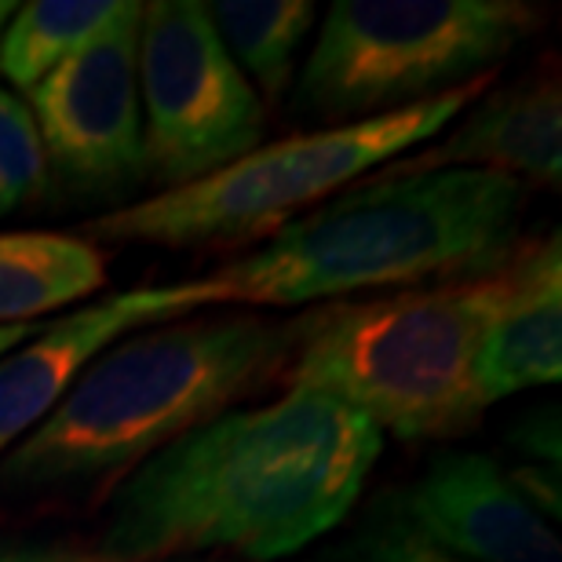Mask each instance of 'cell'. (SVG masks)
Returning a JSON list of instances; mask_svg holds the SVG:
<instances>
[{"instance_id":"cell-1","label":"cell","mask_w":562,"mask_h":562,"mask_svg":"<svg viewBox=\"0 0 562 562\" xmlns=\"http://www.w3.org/2000/svg\"><path fill=\"white\" fill-rule=\"evenodd\" d=\"M380 449L376 424L314 391L227 409L157 449L121 482L95 555L285 559L347 519Z\"/></svg>"},{"instance_id":"cell-2","label":"cell","mask_w":562,"mask_h":562,"mask_svg":"<svg viewBox=\"0 0 562 562\" xmlns=\"http://www.w3.org/2000/svg\"><path fill=\"white\" fill-rule=\"evenodd\" d=\"M303 314L161 322L110 344L48 417L0 453L4 501L110 497L146 457L285 373Z\"/></svg>"},{"instance_id":"cell-3","label":"cell","mask_w":562,"mask_h":562,"mask_svg":"<svg viewBox=\"0 0 562 562\" xmlns=\"http://www.w3.org/2000/svg\"><path fill=\"white\" fill-rule=\"evenodd\" d=\"M522 209L526 187L501 172L373 176L198 281L209 307H318L486 278L519 249Z\"/></svg>"},{"instance_id":"cell-4","label":"cell","mask_w":562,"mask_h":562,"mask_svg":"<svg viewBox=\"0 0 562 562\" xmlns=\"http://www.w3.org/2000/svg\"><path fill=\"white\" fill-rule=\"evenodd\" d=\"M504 267L486 278L303 311V336L281 373L285 387L329 395L380 435L409 442L475 431L486 413L475 358L504 300Z\"/></svg>"},{"instance_id":"cell-5","label":"cell","mask_w":562,"mask_h":562,"mask_svg":"<svg viewBox=\"0 0 562 562\" xmlns=\"http://www.w3.org/2000/svg\"><path fill=\"white\" fill-rule=\"evenodd\" d=\"M493 74L427 99L398 114L303 132L238 157L205 179L136 198L88 220L92 245H150V249H238L267 241L285 223L336 198L355 179L373 176L395 157L431 143L438 132L490 92Z\"/></svg>"},{"instance_id":"cell-6","label":"cell","mask_w":562,"mask_h":562,"mask_svg":"<svg viewBox=\"0 0 562 562\" xmlns=\"http://www.w3.org/2000/svg\"><path fill=\"white\" fill-rule=\"evenodd\" d=\"M541 22L519 0H336L292 106L325 128L398 114L493 74Z\"/></svg>"},{"instance_id":"cell-7","label":"cell","mask_w":562,"mask_h":562,"mask_svg":"<svg viewBox=\"0 0 562 562\" xmlns=\"http://www.w3.org/2000/svg\"><path fill=\"white\" fill-rule=\"evenodd\" d=\"M139 92L143 161L157 194L220 172L263 139L267 103L198 0L143 4Z\"/></svg>"},{"instance_id":"cell-8","label":"cell","mask_w":562,"mask_h":562,"mask_svg":"<svg viewBox=\"0 0 562 562\" xmlns=\"http://www.w3.org/2000/svg\"><path fill=\"white\" fill-rule=\"evenodd\" d=\"M139 26L143 4L30 88L44 154L74 198L95 205H132L146 183L139 106Z\"/></svg>"},{"instance_id":"cell-9","label":"cell","mask_w":562,"mask_h":562,"mask_svg":"<svg viewBox=\"0 0 562 562\" xmlns=\"http://www.w3.org/2000/svg\"><path fill=\"white\" fill-rule=\"evenodd\" d=\"M380 504L468 562H562L555 522L526 501L497 457L438 453Z\"/></svg>"},{"instance_id":"cell-10","label":"cell","mask_w":562,"mask_h":562,"mask_svg":"<svg viewBox=\"0 0 562 562\" xmlns=\"http://www.w3.org/2000/svg\"><path fill=\"white\" fill-rule=\"evenodd\" d=\"M209 307L198 278L179 285H143L66 314L59 322L41 325L26 344L0 358V453L26 438L48 413L59 406L66 387L81 376L110 344L125 340L146 325L183 318L190 311Z\"/></svg>"},{"instance_id":"cell-11","label":"cell","mask_w":562,"mask_h":562,"mask_svg":"<svg viewBox=\"0 0 562 562\" xmlns=\"http://www.w3.org/2000/svg\"><path fill=\"white\" fill-rule=\"evenodd\" d=\"M446 168L501 172L519 183L559 190L562 183V77L544 59L508 88L486 92L468 106V117L435 146L395 157L373 176H420Z\"/></svg>"},{"instance_id":"cell-12","label":"cell","mask_w":562,"mask_h":562,"mask_svg":"<svg viewBox=\"0 0 562 562\" xmlns=\"http://www.w3.org/2000/svg\"><path fill=\"white\" fill-rule=\"evenodd\" d=\"M504 300L479 344L475 384L493 402L530 387L559 384L562 376V238L544 234L515 249L504 267Z\"/></svg>"},{"instance_id":"cell-13","label":"cell","mask_w":562,"mask_h":562,"mask_svg":"<svg viewBox=\"0 0 562 562\" xmlns=\"http://www.w3.org/2000/svg\"><path fill=\"white\" fill-rule=\"evenodd\" d=\"M106 285V256L81 234H0V325H30Z\"/></svg>"},{"instance_id":"cell-14","label":"cell","mask_w":562,"mask_h":562,"mask_svg":"<svg viewBox=\"0 0 562 562\" xmlns=\"http://www.w3.org/2000/svg\"><path fill=\"white\" fill-rule=\"evenodd\" d=\"M128 0H30L19 4L0 33V74L30 92L55 66L85 52L99 33L125 15Z\"/></svg>"},{"instance_id":"cell-15","label":"cell","mask_w":562,"mask_h":562,"mask_svg":"<svg viewBox=\"0 0 562 562\" xmlns=\"http://www.w3.org/2000/svg\"><path fill=\"white\" fill-rule=\"evenodd\" d=\"M314 15L318 11L307 0H220V4H209V19L223 48L249 77V85L260 88L271 103L285 95L292 63L314 26Z\"/></svg>"},{"instance_id":"cell-16","label":"cell","mask_w":562,"mask_h":562,"mask_svg":"<svg viewBox=\"0 0 562 562\" xmlns=\"http://www.w3.org/2000/svg\"><path fill=\"white\" fill-rule=\"evenodd\" d=\"M48 190V154L37 121L15 92L0 85V220L30 209Z\"/></svg>"},{"instance_id":"cell-17","label":"cell","mask_w":562,"mask_h":562,"mask_svg":"<svg viewBox=\"0 0 562 562\" xmlns=\"http://www.w3.org/2000/svg\"><path fill=\"white\" fill-rule=\"evenodd\" d=\"M322 562H468V559L427 541L409 522H402L395 512L376 504L366 515V522L355 533H347V541L329 548Z\"/></svg>"},{"instance_id":"cell-18","label":"cell","mask_w":562,"mask_h":562,"mask_svg":"<svg viewBox=\"0 0 562 562\" xmlns=\"http://www.w3.org/2000/svg\"><path fill=\"white\" fill-rule=\"evenodd\" d=\"M508 442L515 453L522 457L526 468H541V471H555L562 468L559 457V402H544V406H533L526 417L515 420L508 431Z\"/></svg>"},{"instance_id":"cell-19","label":"cell","mask_w":562,"mask_h":562,"mask_svg":"<svg viewBox=\"0 0 562 562\" xmlns=\"http://www.w3.org/2000/svg\"><path fill=\"white\" fill-rule=\"evenodd\" d=\"M0 562H103L88 552H70V548H0Z\"/></svg>"},{"instance_id":"cell-20","label":"cell","mask_w":562,"mask_h":562,"mask_svg":"<svg viewBox=\"0 0 562 562\" xmlns=\"http://www.w3.org/2000/svg\"><path fill=\"white\" fill-rule=\"evenodd\" d=\"M37 329H41V322H30V325H0V358H4L8 351H15L19 344H26Z\"/></svg>"},{"instance_id":"cell-21","label":"cell","mask_w":562,"mask_h":562,"mask_svg":"<svg viewBox=\"0 0 562 562\" xmlns=\"http://www.w3.org/2000/svg\"><path fill=\"white\" fill-rule=\"evenodd\" d=\"M15 8L19 4H11V0H0V33H4V26H8V19L15 15Z\"/></svg>"},{"instance_id":"cell-22","label":"cell","mask_w":562,"mask_h":562,"mask_svg":"<svg viewBox=\"0 0 562 562\" xmlns=\"http://www.w3.org/2000/svg\"><path fill=\"white\" fill-rule=\"evenodd\" d=\"M172 562H190V559H172ZM198 562H220V559H198Z\"/></svg>"}]
</instances>
